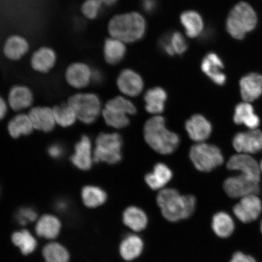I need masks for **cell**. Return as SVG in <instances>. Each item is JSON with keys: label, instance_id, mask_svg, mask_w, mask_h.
<instances>
[{"label": "cell", "instance_id": "1", "mask_svg": "<svg viewBox=\"0 0 262 262\" xmlns=\"http://www.w3.org/2000/svg\"><path fill=\"white\" fill-rule=\"evenodd\" d=\"M157 205L166 220L177 222L194 214L196 201L192 195H182L175 189L161 190L157 196Z\"/></svg>", "mask_w": 262, "mask_h": 262}, {"label": "cell", "instance_id": "2", "mask_svg": "<svg viewBox=\"0 0 262 262\" xmlns=\"http://www.w3.org/2000/svg\"><path fill=\"white\" fill-rule=\"evenodd\" d=\"M144 136L150 147L163 155L176 151L180 142L178 134L166 129L165 120L160 116L147 121L144 127Z\"/></svg>", "mask_w": 262, "mask_h": 262}, {"label": "cell", "instance_id": "3", "mask_svg": "<svg viewBox=\"0 0 262 262\" xmlns=\"http://www.w3.org/2000/svg\"><path fill=\"white\" fill-rule=\"evenodd\" d=\"M146 29L145 18L137 12L115 16L108 24V32L111 37L126 42L141 40Z\"/></svg>", "mask_w": 262, "mask_h": 262}, {"label": "cell", "instance_id": "4", "mask_svg": "<svg viewBox=\"0 0 262 262\" xmlns=\"http://www.w3.org/2000/svg\"><path fill=\"white\" fill-rule=\"evenodd\" d=\"M256 12L247 2H240L231 10L228 16L226 27L229 35L237 40H242L248 32L256 27Z\"/></svg>", "mask_w": 262, "mask_h": 262}, {"label": "cell", "instance_id": "5", "mask_svg": "<svg viewBox=\"0 0 262 262\" xmlns=\"http://www.w3.org/2000/svg\"><path fill=\"white\" fill-rule=\"evenodd\" d=\"M122 137L117 133H102L96 140L94 162L116 165L122 160Z\"/></svg>", "mask_w": 262, "mask_h": 262}, {"label": "cell", "instance_id": "6", "mask_svg": "<svg viewBox=\"0 0 262 262\" xmlns=\"http://www.w3.org/2000/svg\"><path fill=\"white\" fill-rule=\"evenodd\" d=\"M68 103L73 108L81 122L91 124L96 122L101 111L100 98L93 93H79L69 98Z\"/></svg>", "mask_w": 262, "mask_h": 262}, {"label": "cell", "instance_id": "7", "mask_svg": "<svg viewBox=\"0 0 262 262\" xmlns=\"http://www.w3.org/2000/svg\"><path fill=\"white\" fill-rule=\"evenodd\" d=\"M189 158L195 168L202 172H210L224 161L221 150L217 146L200 143L191 147Z\"/></svg>", "mask_w": 262, "mask_h": 262}, {"label": "cell", "instance_id": "8", "mask_svg": "<svg viewBox=\"0 0 262 262\" xmlns=\"http://www.w3.org/2000/svg\"><path fill=\"white\" fill-rule=\"evenodd\" d=\"M224 188L231 198H242L248 195L256 194L260 191L259 183L241 173L226 180Z\"/></svg>", "mask_w": 262, "mask_h": 262}, {"label": "cell", "instance_id": "9", "mask_svg": "<svg viewBox=\"0 0 262 262\" xmlns=\"http://www.w3.org/2000/svg\"><path fill=\"white\" fill-rule=\"evenodd\" d=\"M227 168L231 171H237L254 181H260V168L256 160L250 155L245 154L232 156L228 160Z\"/></svg>", "mask_w": 262, "mask_h": 262}, {"label": "cell", "instance_id": "10", "mask_svg": "<svg viewBox=\"0 0 262 262\" xmlns=\"http://www.w3.org/2000/svg\"><path fill=\"white\" fill-rule=\"evenodd\" d=\"M232 144L239 154L251 155L262 150V132L257 129L238 133L234 137Z\"/></svg>", "mask_w": 262, "mask_h": 262}, {"label": "cell", "instance_id": "11", "mask_svg": "<svg viewBox=\"0 0 262 262\" xmlns=\"http://www.w3.org/2000/svg\"><path fill=\"white\" fill-rule=\"evenodd\" d=\"M261 211L262 203L256 194L244 196L233 208L235 217L246 224L256 220Z\"/></svg>", "mask_w": 262, "mask_h": 262}, {"label": "cell", "instance_id": "12", "mask_svg": "<svg viewBox=\"0 0 262 262\" xmlns=\"http://www.w3.org/2000/svg\"><path fill=\"white\" fill-rule=\"evenodd\" d=\"M93 70L83 62H74L68 66L65 72L67 83L75 89L86 88L92 81Z\"/></svg>", "mask_w": 262, "mask_h": 262}, {"label": "cell", "instance_id": "13", "mask_svg": "<svg viewBox=\"0 0 262 262\" xmlns=\"http://www.w3.org/2000/svg\"><path fill=\"white\" fill-rule=\"evenodd\" d=\"M73 165L81 171H88L93 166L94 156L91 140L89 137L83 136L75 146L74 153L71 157Z\"/></svg>", "mask_w": 262, "mask_h": 262}, {"label": "cell", "instance_id": "14", "mask_svg": "<svg viewBox=\"0 0 262 262\" xmlns=\"http://www.w3.org/2000/svg\"><path fill=\"white\" fill-rule=\"evenodd\" d=\"M201 68L213 83L219 86H223L226 83L227 77L222 72L224 68V62L217 54L209 52L206 55L203 59Z\"/></svg>", "mask_w": 262, "mask_h": 262}, {"label": "cell", "instance_id": "15", "mask_svg": "<svg viewBox=\"0 0 262 262\" xmlns=\"http://www.w3.org/2000/svg\"><path fill=\"white\" fill-rule=\"evenodd\" d=\"M185 129L191 139L202 142L211 136L212 127L211 122L204 116L195 114L186 121Z\"/></svg>", "mask_w": 262, "mask_h": 262}, {"label": "cell", "instance_id": "16", "mask_svg": "<svg viewBox=\"0 0 262 262\" xmlns=\"http://www.w3.org/2000/svg\"><path fill=\"white\" fill-rule=\"evenodd\" d=\"M117 84L122 93L130 97L139 96L144 87L142 78L129 69L121 72L118 77Z\"/></svg>", "mask_w": 262, "mask_h": 262}, {"label": "cell", "instance_id": "17", "mask_svg": "<svg viewBox=\"0 0 262 262\" xmlns=\"http://www.w3.org/2000/svg\"><path fill=\"white\" fill-rule=\"evenodd\" d=\"M57 60L56 52L48 47L38 48L31 57V66L33 70L37 73H49L55 67Z\"/></svg>", "mask_w": 262, "mask_h": 262}, {"label": "cell", "instance_id": "18", "mask_svg": "<svg viewBox=\"0 0 262 262\" xmlns=\"http://www.w3.org/2000/svg\"><path fill=\"white\" fill-rule=\"evenodd\" d=\"M28 116L33 127L36 130L48 133L56 125L53 110L48 107L37 106L32 108Z\"/></svg>", "mask_w": 262, "mask_h": 262}, {"label": "cell", "instance_id": "19", "mask_svg": "<svg viewBox=\"0 0 262 262\" xmlns=\"http://www.w3.org/2000/svg\"><path fill=\"white\" fill-rule=\"evenodd\" d=\"M240 90L242 99L245 102H253L262 94V75L251 73L241 78Z\"/></svg>", "mask_w": 262, "mask_h": 262}, {"label": "cell", "instance_id": "20", "mask_svg": "<svg viewBox=\"0 0 262 262\" xmlns=\"http://www.w3.org/2000/svg\"><path fill=\"white\" fill-rule=\"evenodd\" d=\"M29 42L23 36L12 35L10 36L3 46V54L11 61H18L25 56L29 50Z\"/></svg>", "mask_w": 262, "mask_h": 262}, {"label": "cell", "instance_id": "21", "mask_svg": "<svg viewBox=\"0 0 262 262\" xmlns=\"http://www.w3.org/2000/svg\"><path fill=\"white\" fill-rule=\"evenodd\" d=\"M34 101L32 91L24 85H15L9 91L8 102L15 111H20L30 107Z\"/></svg>", "mask_w": 262, "mask_h": 262}, {"label": "cell", "instance_id": "22", "mask_svg": "<svg viewBox=\"0 0 262 262\" xmlns=\"http://www.w3.org/2000/svg\"><path fill=\"white\" fill-rule=\"evenodd\" d=\"M144 242L139 235L132 234L126 235L121 242L119 252L123 259L130 261L136 259L143 253Z\"/></svg>", "mask_w": 262, "mask_h": 262}, {"label": "cell", "instance_id": "23", "mask_svg": "<svg viewBox=\"0 0 262 262\" xmlns=\"http://www.w3.org/2000/svg\"><path fill=\"white\" fill-rule=\"evenodd\" d=\"M233 120L235 124H244L250 129H257L260 123L259 117L254 113L253 106L245 101L235 106Z\"/></svg>", "mask_w": 262, "mask_h": 262}, {"label": "cell", "instance_id": "24", "mask_svg": "<svg viewBox=\"0 0 262 262\" xmlns=\"http://www.w3.org/2000/svg\"><path fill=\"white\" fill-rule=\"evenodd\" d=\"M172 172L165 164L159 163L154 167L153 172L147 173L145 176V182L147 186L152 190L161 189L172 178Z\"/></svg>", "mask_w": 262, "mask_h": 262}, {"label": "cell", "instance_id": "25", "mask_svg": "<svg viewBox=\"0 0 262 262\" xmlns=\"http://www.w3.org/2000/svg\"><path fill=\"white\" fill-rule=\"evenodd\" d=\"M122 220L123 224L134 232L144 230L148 224L146 212L136 206H130L124 211Z\"/></svg>", "mask_w": 262, "mask_h": 262}, {"label": "cell", "instance_id": "26", "mask_svg": "<svg viewBox=\"0 0 262 262\" xmlns=\"http://www.w3.org/2000/svg\"><path fill=\"white\" fill-rule=\"evenodd\" d=\"M167 97L168 95L162 88L156 87L147 91L144 97L147 112L155 114L163 113Z\"/></svg>", "mask_w": 262, "mask_h": 262}, {"label": "cell", "instance_id": "27", "mask_svg": "<svg viewBox=\"0 0 262 262\" xmlns=\"http://www.w3.org/2000/svg\"><path fill=\"white\" fill-rule=\"evenodd\" d=\"M61 229V223L52 215H45L39 219L36 225L35 231L41 237L47 239L56 238Z\"/></svg>", "mask_w": 262, "mask_h": 262}, {"label": "cell", "instance_id": "28", "mask_svg": "<svg viewBox=\"0 0 262 262\" xmlns=\"http://www.w3.org/2000/svg\"><path fill=\"white\" fill-rule=\"evenodd\" d=\"M34 129L30 118L24 114H19L13 117L8 125L9 135L14 139L30 135Z\"/></svg>", "mask_w": 262, "mask_h": 262}, {"label": "cell", "instance_id": "29", "mask_svg": "<svg viewBox=\"0 0 262 262\" xmlns=\"http://www.w3.org/2000/svg\"><path fill=\"white\" fill-rule=\"evenodd\" d=\"M212 228L221 238H228L233 233L235 224L231 216L225 212H219L213 216Z\"/></svg>", "mask_w": 262, "mask_h": 262}, {"label": "cell", "instance_id": "30", "mask_svg": "<svg viewBox=\"0 0 262 262\" xmlns=\"http://www.w3.org/2000/svg\"><path fill=\"white\" fill-rule=\"evenodd\" d=\"M126 51L125 46L117 39L107 38L104 41L103 54L108 64L115 65L119 63L124 57Z\"/></svg>", "mask_w": 262, "mask_h": 262}, {"label": "cell", "instance_id": "31", "mask_svg": "<svg viewBox=\"0 0 262 262\" xmlns=\"http://www.w3.org/2000/svg\"><path fill=\"white\" fill-rule=\"evenodd\" d=\"M180 21L185 29L186 35L190 38L198 37L204 29L202 16L194 11L183 12L180 16Z\"/></svg>", "mask_w": 262, "mask_h": 262}, {"label": "cell", "instance_id": "32", "mask_svg": "<svg viewBox=\"0 0 262 262\" xmlns=\"http://www.w3.org/2000/svg\"><path fill=\"white\" fill-rule=\"evenodd\" d=\"M82 200L88 208H94L102 205L107 201V194L96 186H85L81 191Z\"/></svg>", "mask_w": 262, "mask_h": 262}, {"label": "cell", "instance_id": "33", "mask_svg": "<svg viewBox=\"0 0 262 262\" xmlns=\"http://www.w3.org/2000/svg\"><path fill=\"white\" fill-rule=\"evenodd\" d=\"M104 122L107 126L116 129L123 128L130 123L127 114L106 104L102 111Z\"/></svg>", "mask_w": 262, "mask_h": 262}, {"label": "cell", "instance_id": "34", "mask_svg": "<svg viewBox=\"0 0 262 262\" xmlns=\"http://www.w3.org/2000/svg\"><path fill=\"white\" fill-rule=\"evenodd\" d=\"M55 122L59 126L68 127L73 125L77 119L73 108L68 103H62L53 109Z\"/></svg>", "mask_w": 262, "mask_h": 262}, {"label": "cell", "instance_id": "35", "mask_svg": "<svg viewBox=\"0 0 262 262\" xmlns=\"http://www.w3.org/2000/svg\"><path fill=\"white\" fill-rule=\"evenodd\" d=\"M13 243L18 247L24 255H28L34 252L37 248V242L30 232L22 230L14 232L12 235Z\"/></svg>", "mask_w": 262, "mask_h": 262}, {"label": "cell", "instance_id": "36", "mask_svg": "<svg viewBox=\"0 0 262 262\" xmlns=\"http://www.w3.org/2000/svg\"><path fill=\"white\" fill-rule=\"evenodd\" d=\"M46 262H68L70 254L67 249L60 244L51 243L47 245L42 250Z\"/></svg>", "mask_w": 262, "mask_h": 262}, {"label": "cell", "instance_id": "37", "mask_svg": "<svg viewBox=\"0 0 262 262\" xmlns=\"http://www.w3.org/2000/svg\"><path fill=\"white\" fill-rule=\"evenodd\" d=\"M103 6L101 0H85L81 5V12L85 18L94 19L99 15Z\"/></svg>", "mask_w": 262, "mask_h": 262}, {"label": "cell", "instance_id": "38", "mask_svg": "<svg viewBox=\"0 0 262 262\" xmlns=\"http://www.w3.org/2000/svg\"><path fill=\"white\" fill-rule=\"evenodd\" d=\"M106 104L123 111L127 115H134L137 113L135 105L131 101L122 97H115L108 101Z\"/></svg>", "mask_w": 262, "mask_h": 262}, {"label": "cell", "instance_id": "39", "mask_svg": "<svg viewBox=\"0 0 262 262\" xmlns=\"http://www.w3.org/2000/svg\"><path fill=\"white\" fill-rule=\"evenodd\" d=\"M170 37L176 54L182 55L187 51L188 42L181 33L178 31L170 33Z\"/></svg>", "mask_w": 262, "mask_h": 262}, {"label": "cell", "instance_id": "40", "mask_svg": "<svg viewBox=\"0 0 262 262\" xmlns=\"http://www.w3.org/2000/svg\"><path fill=\"white\" fill-rule=\"evenodd\" d=\"M37 218V213L30 208H24L19 209L16 213V219L19 224L26 225L34 222Z\"/></svg>", "mask_w": 262, "mask_h": 262}, {"label": "cell", "instance_id": "41", "mask_svg": "<svg viewBox=\"0 0 262 262\" xmlns=\"http://www.w3.org/2000/svg\"><path fill=\"white\" fill-rule=\"evenodd\" d=\"M159 45L162 51L164 53L169 55V56H173V55L176 54L171 44L170 33L163 35L162 37L160 38L159 41Z\"/></svg>", "mask_w": 262, "mask_h": 262}, {"label": "cell", "instance_id": "42", "mask_svg": "<svg viewBox=\"0 0 262 262\" xmlns=\"http://www.w3.org/2000/svg\"><path fill=\"white\" fill-rule=\"evenodd\" d=\"M157 0H141V7L147 14H152L158 8Z\"/></svg>", "mask_w": 262, "mask_h": 262}, {"label": "cell", "instance_id": "43", "mask_svg": "<svg viewBox=\"0 0 262 262\" xmlns=\"http://www.w3.org/2000/svg\"><path fill=\"white\" fill-rule=\"evenodd\" d=\"M64 152L63 147L57 143L53 144L48 148L49 155L55 159H58L63 157Z\"/></svg>", "mask_w": 262, "mask_h": 262}, {"label": "cell", "instance_id": "44", "mask_svg": "<svg viewBox=\"0 0 262 262\" xmlns=\"http://www.w3.org/2000/svg\"><path fill=\"white\" fill-rule=\"evenodd\" d=\"M230 262H257L253 257L241 252H237L233 255Z\"/></svg>", "mask_w": 262, "mask_h": 262}, {"label": "cell", "instance_id": "45", "mask_svg": "<svg viewBox=\"0 0 262 262\" xmlns=\"http://www.w3.org/2000/svg\"><path fill=\"white\" fill-rule=\"evenodd\" d=\"M104 79L103 74L100 70H93L92 81L96 84L102 83Z\"/></svg>", "mask_w": 262, "mask_h": 262}, {"label": "cell", "instance_id": "46", "mask_svg": "<svg viewBox=\"0 0 262 262\" xmlns=\"http://www.w3.org/2000/svg\"><path fill=\"white\" fill-rule=\"evenodd\" d=\"M8 113V105L3 98L0 96V120L4 119Z\"/></svg>", "mask_w": 262, "mask_h": 262}, {"label": "cell", "instance_id": "47", "mask_svg": "<svg viewBox=\"0 0 262 262\" xmlns=\"http://www.w3.org/2000/svg\"><path fill=\"white\" fill-rule=\"evenodd\" d=\"M103 5L107 6V7H112L116 4L118 0H101Z\"/></svg>", "mask_w": 262, "mask_h": 262}, {"label": "cell", "instance_id": "48", "mask_svg": "<svg viewBox=\"0 0 262 262\" xmlns=\"http://www.w3.org/2000/svg\"><path fill=\"white\" fill-rule=\"evenodd\" d=\"M66 203L64 202H59L57 204V208L61 210H63L66 208Z\"/></svg>", "mask_w": 262, "mask_h": 262}, {"label": "cell", "instance_id": "49", "mask_svg": "<svg viewBox=\"0 0 262 262\" xmlns=\"http://www.w3.org/2000/svg\"><path fill=\"white\" fill-rule=\"evenodd\" d=\"M259 165H260V171H261V172H262V159L261 160Z\"/></svg>", "mask_w": 262, "mask_h": 262}, {"label": "cell", "instance_id": "50", "mask_svg": "<svg viewBox=\"0 0 262 262\" xmlns=\"http://www.w3.org/2000/svg\"><path fill=\"white\" fill-rule=\"evenodd\" d=\"M260 230H261V233H262V221H261V224H260Z\"/></svg>", "mask_w": 262, "mask_h": 262}]
</instances>
